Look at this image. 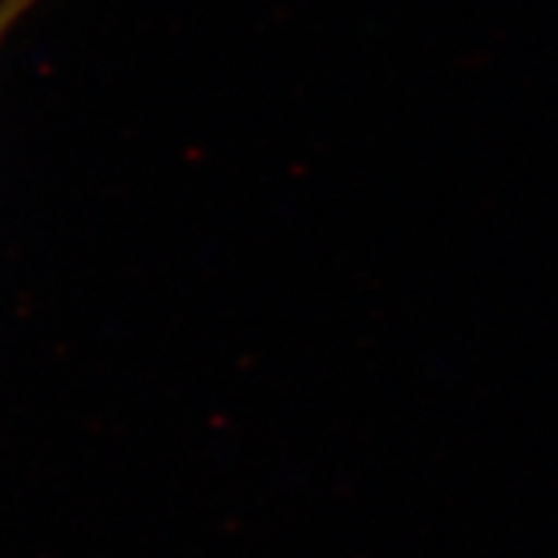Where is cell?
Listing matches in <instances>:
<instances>
[{"instance_id": "cell-1", "label": "cell", "mask_w": 558, "mask_h": 558, "mask_svg": "<svg viewBox=\"0 0 558 558\" xmlns=\"http://www.w3.org/2000/svg\"><path fill=\"white\" fill-rule=\"evenodd\" d=\"M35 7V0H0V47L7 35L13 32V25Z\"/></svg>"}]
</instances>
